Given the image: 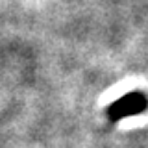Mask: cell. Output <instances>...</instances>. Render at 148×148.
Returning <instances> with one entry per match:
<instances>
[{"label": "cell", "instance_id": "6da1fadb", "mask_svg": "<svg viewBox=\"0 0 148 148\" xmlns=\"http://www.w3.org/2000/svg\"><path fill=\"white\" fill-rule=\"evenodd\" d=\"M148 108V98L143 92H128L122 98L115 100L113 104L108 108V117L111 122H117V120L130 117V115H139Z\"/></svg>", "mask_w": 148, "mask_h": 148}]
</instances>
